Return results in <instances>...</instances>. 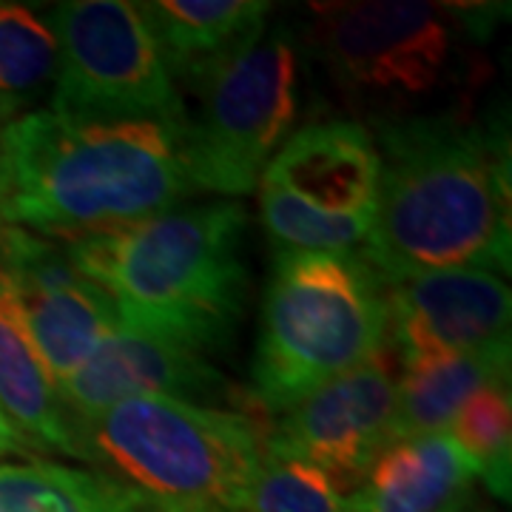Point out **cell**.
Here are the masks:
<instances>
[{"instance_id": "4fadbf2b", "label": "cell", "mask_w": 512, "mask_h": 512, "mask_svg": "<svg viewBox=\"0 0 512 512\" xmlns=\"http://www.w3.org/2000/svg\"><path fill=\"white\" fill-rule=\"evenodd\" d=\"M476 473L447 433L390 441L345 512H470Z\"/></svg>"}, {"instance_id": "e0dca14e", "label": "cell", "mask_w": 512, "mask_h": 512, "mask_svg": "<svg viewBox=\"0 0 512 512\" xmlns=\"http://www.w3.org/2000/svg\"><path fill=\"white\" fill-rule=\"evenodd\" d=\"M510 339L402 367L393 441L444 433L456 413L490 384L510 382Z\"/></svg>"}, {"instance_id": "7a4b0ae2", "label": "cell", "mask_w": 512, "mask_h": 512, "mask_svg": "<svg viewBox=\"0 0 512 512\" xmlns=\"http://www.w3.org/2000/svg\"><path fill=\"white\" fill-rule=\"evenodd\" d=\"M183 137L163 123L26 111L0 131V222L72 242L165 214L194 194Z\"/></svg>"}, {"instance_id": "8fae6325", "label": "cell", "mask_w": 512, "mask_h": 512, "mask_svg": "<svg viewBox=\"0 0 512 512\" xmlns=\"http://www.w3.org/2000/svg\"><path fill=\"white\" fill-rule=\"evenodd\" d=\"M387 345L402 367L510 339L512 293L501 276L453 268L384 282Z\"/></svg>"}, {"instance_id": "ba28073f", "label": "cell", "mask_w": 512, "mask_h": 512, "mask_svg": "<svg viewBox=\"0 0 512 512\" xmlns=\"http://www.w3.org/2000/svg\"><path fill=\"white\" fill-rule=\"evenodd\" d=\"M57 40L52 114L77 123L188 126L183 94L137 3L69 0L46 15Z\"/></svg>"}, {"instance_id": "6da1fadb", "label": "cell", "mask_w": 512, "mask_h": 512, "mask_svg": "<svg viewBox=\"0 0 512 512\" xmlns=\"http://www.w3.org/2000/svg\"><path fill=\"white\" fill-rule=\"evenodd\" d=\"M373 231L359 254L382 282L424 271L510 274V148L498 128L456 114L379 120Z\"/></svg>"}, {"instance_id": "603a6c76", "label": "cell", "mask_w": 512, "mask_h": 512, "mask_svg": "<svg viewBox=\"0 0 512 512\" xmlns=\"http://www.w3.org/2000/svg\"><path fill=\"white\" fill-rule=\"evenodd\" d=\"M171 512H194V510H177V507H171Z\"/></svg>"}, {"instance_id": "d6986e66", "label": "cell", "mask_w": 512, "mask_h": 512, "mask_svg": "<svg viewBox=\"0 0 512 512\" xmlns=\"http://www.w3.org/2000/svg\"><path fill=\"white\" fill-rule=\"evenodd\" d=\"M57 40L35 6L0 0V120L12 123L55 83Z\"/></svg>"}, {"instance_id": "52a82bcc", "label": "cell", "mask_w": 512, "mask_h": 512, "mask_svg": "<svg viewBox=\"0 0 512 512\" xmlns=\"http://www.w3.org/2000/svg\"><path fill=\"white\" fill-rule=\"evenodd\" d=\"M382 154L350 120L291 134L259 177V214L276 251L359 254L373 231Z\"/></svg>"}, {"instance_id": "7402d4cb", "label": "cell", "mask_w": 512, "mask_h": 512, "mask_svg": "<svg viewBox=\"0 0 512 512\" xmlns=\"http://www.w3.org/2000/svg\"><path fill=\"white\" fill-rule=\"evenodd\" d=\"M29 450H32V447H29L26 439L12 427V421H9V416H6L3 407H0V456H26Z\"/></svg>"}, {"instance_id": "3957f363", "label": "cell", "mask_w": 512, "mask_h": 512, "mask_svg": "<svg viewBox=\"0 0 512 512\" xmlns=\"http://www.w3.org/2000/svg\"><path fill=\"white\" fill-rule=\"evenodd\" d=\"M239 202L171 208L66 242L74 268L106 293L120 325L208 353L245 313L248 268Z\"/></svg>"}, {"instance_id": "5b68a950", "label": "cell", "mask_w": 512, "mask_h": 512, "mask_svg": "<svg viewBox=\"0 0 512 512\" xmlns=\"http://www.w3.org/2000/svg\"><path fill=\"white\" fill-rule=\"evenodd\" d=\"M83 461L106 464L131 490L177 510L239 512L265 456L245 413L148 396L74 421Z\"/></svg>"}, {"instance_id": "2e32d148", "label": "cell", "mask_w": 512, "mask_h": 512, "mask_svg": "<svg viewBox=\"0 0 512 512\" xmlns=\"http://www.w3.org/2000/svg\"><path fill=\"white\" fill-rule=\"evenodd\" d=\"M15 296L29 342L57 390L120 325L109 296L83 274L55 288L15 291Z\"/></svg>"}, {"instance_id": "8992f818", "label": "cell", "mask_w": 512, "mask_h": 512, "mask_svg": "<svg viewBox=\"0 0 512 512\" xmlns=\"http://www.w3.org/2000/svg\"><path fill=\"white\" fill-rule=\"evenodd\" d=\"M467 20L464 6L427 0L311 3L308 43L350 100L402 109L456 77Z\"/></svg>"}, {"instance_id": "30bf717a", "label": "cell", "mask_w": 512, "mask_h": 512, "mask_svg": "<svg viewBox=\"0 0 512 512\" xmlns=\"http://www.w3.org/2000/svg\"><path fill=\"white\" fill-rule=\"evenodd\" d=\"M393 359L382 348L279 413V421L265 433V453L308 461L325 470L339 490H356L367 467L393 441L399 404Z\"/></svg>"}, {"instance_id": "277c9868", "label": "cell", "mask_w": 512, "mask_h": 512, "mask_svg": "<svg viewBox=\"0 0 512 512\" xmlns=\"http://www.w3.org/2000/svg\"><path fill=\"white\" fill-rule=\"evenodd\" d=\"M384 345V282L365 256L276 251L254 356L256 404L285 413Z\"/></svg>"}, {"instance_id": "44dd1931", "label": "cell", "mask_w": 512, "mask_h": 512, "mask_svg": "<svg viewBox=\"0 0 512 512\" xmlns=\"http://www.w3.org/2000/svg\"><path fill=\"white\" fill-rule=\"evenodd\" d=\"M239 512H345V495L308 461L265 453Z\"/></svg>"}, {"instance_id": "9c48e42d", "label": "cell", "mask_w": 512, "mask_h": 512, "mask_svg": "<svg viewBox=\"0 0 512 512\" xmlns=\"http://www.w3.org/2000/svg\"><path fill=\"white\" fill-rule=\"evenodd\" d=\"M200 114L183 137L194 191L251 194L299 111V57L288 29H265L200 89Z\"/></svg>"}, {"instance_id": "ac0fdd59", "label": "cell", "mask_w": 512, "mask_h": 512, "mask_svg": "<svg viewBox=\"0 0 512 512\" xmlns=\"http://www.w3.org/2000/svg\"><path fill=\"white\" fill-rule=\"evenodd\" d=\"M137 493L103 473L46 461L0 464V512H134Z\"/></svg>"}, {"instance_id": "ffe728a7", "label": "cell", "mask_w": 512, "mask_h": 512, "mask_svg": "<svg viewBox=\"0 0 512 512\" xmlns=\"http://www.w3.org/2000/svg\"><path fill=\"white\" fill-rule=\"evenodd\" d=\"M470 461L487 490L510 501L512 487V399L510 382L490 384L464 404L444 430Z\"/></svg>"}, {"instance_id": "7c38bea8", "label": "cell", "mask_w": 512, "mask_h": 512, "mask_svg": "<svg viewBox=\"0 0 512 512\" xmlns=\"http://www.w3.org/2000/svg\"><path fill=\"white\" fill-rule=\"evenodd\" d=\"M148 396L222 402L220 396H231V384H225L220 370L197 350L117 325L92 359L60 387V399L74 421Z\"/></svg>"}, {"instance_id": "9a60e30c", "label": "cell", "mask_w": 512, "mask_h": 512, "mask_svg": "<svg viewBox=\"0 0 512 512\" xmlns=\"http://www.w3.org/2000/svg\"><path fill=\"white\" fill-rule=\"evenodd\" d=\"M0 407L32 450L80 458V436L60 390L29 342L18 296L0 279Z\"/></svg>"}, {"instance_id": "5bb4252c", "label": "cell", "mask_w": 512, "mask_h": 512, "mask_svg": "<svg viewBox=\"0 0 512 512\" xmlns=\"http://www.w3.org/2000/svg\"><path fill=\"white\" fill-rule=\"evenodd\" d=\"M168 72L191 92L268 29V0H148L137 3Z\"/></svg>"}]
</instances>
